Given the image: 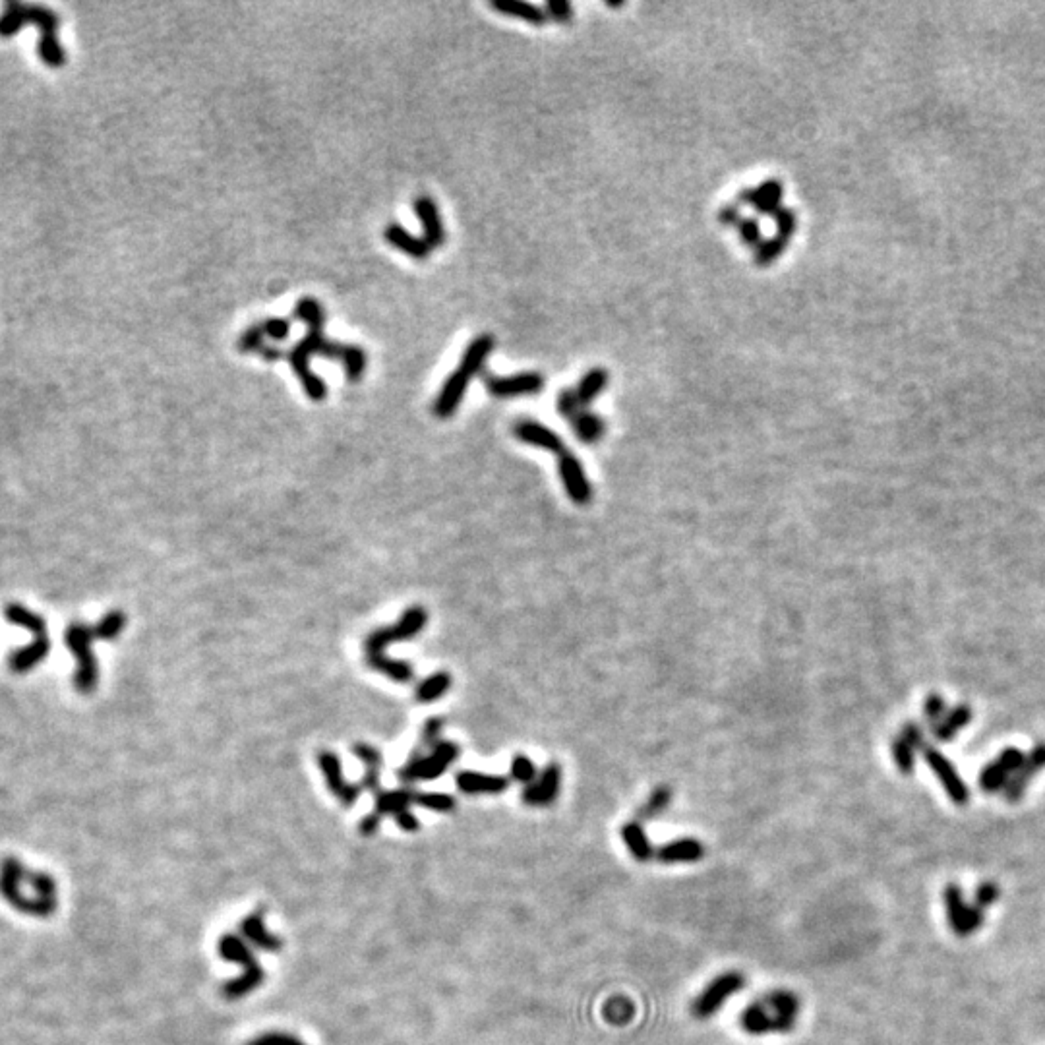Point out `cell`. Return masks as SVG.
Listing matches in <instances>:
<instances>
[{
    "mask_svg": "<svg viewBox=\"0 0 1045 1045\" xmlns=\"http://www.w3.org/2000/svg\"><path fill=\"white\" fill-rule=\"evenodd\" d=\"M742 219H744L742 206L736 200L726 204L724 208L718 211V223H722L724 227H738L742 223Z\"/></svg>",
    "mask_w": 1045,
    "mask_h": 1045,
    "instance_id": "obj_47",
    "label": "cell"
},
{
    "mask_svg": "<svg viewBox=\"0 0 1045 1045\" xmlns=\"http://www.w3.org/2000/svg\"><path fill=\"white\" fill-rule=\"evenodd\" d=\"M93 639H95L93 627L86 626L82 622H74V624L66 627V631H64V641H66L68 649L72 651V655L78 660V670H76V676H74V684H76V689L82 691V693L93 691L95 686H97V680H99L97 660L91 653V641Z\"/></svg>",
    "mask_w": 1045,
    "mask_h": 1045,
    "instance_id": "obj_8",
    "label": "cell"
},
{
    "mask_svg": "<svg viewBox=\"0 0 1045 1045\" xmlns=\"http://www.w3.org/2000/svg\"><path fill=\"white\" fill-rule=\"evenodd\" d=\"M264 328L262 324H254L252 328L246 329L239 339V349L242 353H252V351H260L264 345H262V339H264Z\"/></svg>",
    "mask_w": 1045,
    "mask_h": 1045,
    "instance_id": "obj_43",
    "label": "cell"
},
{
    "mask_svg": "<svg viewBox=\"0 0 1045 1045\" xmlns=\"http://www.w3.org/2000/svg\"><path fill=\"white\" fill-rule=\"evenodd\" d=\"M606 6L608 8H622V6H626V0H606Z\"/></svg>",
    "mask_w": 1045,
    "mask_h": 1045,
    "instance_id": "obj_56",
    "label": "cell"
},
{
    "mask_svg": "<svg viewBox=\"0 0 1045 1045\" xmlns=\"http://www.w3.org/2000/svg\"><path fill=\"white\" fill-rule=\"evenodd\" d=\"M490 6L504 16L523 20L531 26H544L548 22L544 8L527 0H490Z\"/></svg>",
    "mask_w": 1045,
    "mask_h": 1045,
    "instance_id": "obj_23",
    "label": "cell"
},
{
    "mask_svg": "<svg viewBox=\"0 0 1045 1045\" xmlns=\"http://www.w3.org/2000/svg\"><path fill=\"white\" fill-rule=\"evenodd\" d=\"M509 775L513 780H517L525 786H531L540 773H538L537 765L531 761V757L515 755L511 761V767H509Z\"/></svg>",
    "mask_w": 1045,
    "mask_h": 1045,
    "instance_id": "obj_36",
    "label": "cell"
},
{
    "mask_svg": "<svg viewBox=\"0 0 1045 1045\" xmlns=\"http://www.w3.org/2000/svg\"><path fill=\"white\" fill-rule=\"evenodd\" d=\"M384 237L388 240L389 244L393 248H397L399 252L415 258V260H426L432 252V248L424 242V239H418L415 235H411L405 227L397 225V223H391Z\"/></svg>",
    "mask_w": 1045,
    "mask_h": 1045,
    "instance_id": "obj_24",
    "label": "cell"
},
{
    "mask_svg": "<svg viewBox=\"0 0 1045 1045\" xmlns=\"http://www.w3.org/2000/svg\"><path fill=\"white\" fill-rule=\"evenodd\" d=\"M622 840H624L629 854L633 856V860H637V862H651L657 854V850L653 848V844L647 836V831L643 829V825L639 821H631L622 827Z\"/></svg>",
    "mask_w": 1045,
    "mask_h": 1045,
    "instance_id": "obj_25",
    "label": "cell"
},
{
    "mask_svg": "<svg viewBox=\"0 0 1045 1045\" xmlns=\"http://www.w3.org/2000/svg\"><path fill=\"white\" fill-rule=\"evenodd\" d=\"M746 987V976L742 972H724L705 987L693 1001L691 1013L699 1020H707L722 1011L728 999L738 995Z\"/></svg>",
    "mask_w": 1045,
    "mask_h": 1045,
    "instance_id": "obj_10",
    "label": "cell"
},
{
    "mask_svg": "<svg viewBox=\"0 0 1045 1045\" xmlns=\"http://www.w3.org/2000/svg\"><path fill=\"white\" fill-rule=\"evenodd\" d=\"M28 24L41 28V39L37 53L49 68H62L66 64V53L60 45V18L53 10L39 6L10 0L4 4V12L0 14V37H12Z\"/></svg>",
    "mask_w": 1045,
    "mask_h": 1045,
    "instance_id": "obj_4",
    "label": "cell"
},
{
    "mask_svg": "<svg viewBox=\"0 0 1045 1045\" xmlns=\"http://www.w3.org/2000/svg\"><path fill=\"white\" fill-rule=\"evenodd\" d=\"M660 864H697L705 858V846L697 838H678L660 846L655 854Z\"/></svg>",
    "mask_w": 1045,
    "mask_h": 1045,
    "instance_id": "obj_20",
    "label": "cell"
},
{
    "mask_svg": "<svg viewBox=\"0 0 1045 1045\" xmlns=\"http://www.w3.org/2000/svg\"><path fill=\"white\" fill-rule=\"evenodd\" d=\"M359 786L362 790H370V792H376V794H378V792L382 790V788H380V771H372V769H368Z\"/></svg>",
    "mask_w": 1045,
    "mask_h": 1045,
    "instance_id": "obj_53",
    "label": "cell"
},
{
    "mask_svg": "<svg viewBox=\"0 0 1045 1045\" xmlns=\"http://www.w3.org/2000/svg\"><path fill=\"white\" fill-rule=\"evenodd\" d=\"M455 784L463 794L469 796H498L504 794L509 788V778L502 775H486L477 771H459L455 777Z\"/></svg>",
    "mask_w": 1045,
    "mask_h": 1045,
    "instance_id": "obj_19",
    "label": "cell"
},
{
    "mask_svg": "<svg viewBox=\"0 0 1045 1045\" xmlns=\"http://www.w3.org/2000/svg\"><path fill=\"white\" fill-rule=\"evenodd\" d=\"M494 345H496V339L490 333H482V335H478L469 343V347L465 349V353L461 357L459 366L453 370V374L446 380L444 388H442L436 403H434L436 417L449 418L459 409L471 380L482 370L484 362L488 360L490 353L494 351Z\"/></svg>",
    "mask_w": 1045,
    "mask_h": 1045,
    "instance_id": "obj_6",
    "label": "cell"
},
{
    "mask_svg": "<svg viewBox=\"0 0 1045 1045\" xmlns=\"http://www.w3.org/2000/svg\"><path fill=\"white\" fill-rule=\"evenodd\" d=\"M556 407H558V413H560L562 417L568 418L569 422L575 420V418L579 417V415L585 411V407H583V403L579 401L575 389H564V391L558 395V403H556Z\"/></svg>",
    "mask_w": 1045,
    "mask_h": 1045,
    "instance_id": "obj_37",
    "label": "cell"
},
{
    "mask_svg": "<svg viewBox=\"0 0 1045 1045\" xmlns=\"http://www.w3.org/2000/svg\"><path fill=\"white\" fill-rule=\"evenodd\" d=\"M571 426L577 440H581L583 444H597L606 434L604 420L591 411H583L579 417L571 420Z\"/></svg>",
    "mask_w": 1045,
    "mask_h": 1045,
    "instance_id": "obj_28",
    "label": "cell"
},
{
    "mask_svg": "<svg viewBox=\"0 0 1045 1045\" xmlns=\"http://www.w3.org/2000/svg\"><path fill=\"white\" fill-rule=\"evenodd\" d=\"M395 823H397L403 831H409V833H415V831L420 829V823H418L417 817L411 813V809L397 813V815H395Z\"/></svg>",
    "mask_w": 1045,
    "mask_h": 1045,
    "instance_id": "obj_50",
    "label": "cell"
},
{
    "mask_svg": "<svg viewBox=\"0 0 1045 1045\" xmlns=\"http://www.w3.org/2000/svg\"><path fill=\"white\" fill-rule=\"evenodd\" d=\"M451 687V676L448 672H438L422 680L417 687V699L420 703H432L444 697Z\"/></svg>",
    "mask_w": 1045,
    "mask_h": 1045,
    "instance_id": "obj_31",
    "label": "cell"
},
{
    "mask_svg": "<svg viewBox=\"0 0 1045 1045\" xmlns=\"http://www.w3.org/2000/svg\"><path fill=\"white\" fill-rule=\"evenodd\" d=\"M428 624V612L422 606H413L403 612L395 626L374 629L364 641V657L372 670L382 672L397 684H407L415 678L413 666L405 660L386 657V647L417 637Z\"/></svg>",
    "mask_w": 1045,
    "mask_h": 1045,
    "instance_id": "obj_3",
    "label": "cell"
},
{
    "mask_svg": "<svg viewBox=\"0 0 1045 1045\" xmlns=\"http://www.w3.org/2000/svg\"><path fill=\"white\" fill-rule=\"evenodd\" d=\"M943 713H945V703H943V699H941V697H935V695H931V697L927 699L926 703L927 718H929L931 722H935V724H937V720H939V717H941Z\"/></svg>",
    "mask_w": 1045,
    "mask_h": 1045,
    "instance_id": "obj_51",
    "label": "cell"
},
{
    "mask_svg": "<svg viewBox=\"0 0 1045 1045\" xmlns=\"http://www.w3.org/2000/svg\"><path fill=\"white\" fill-rule=\"evenodd\" d=\"M409 806H415V790L401 788V790H389V792H378L376 794V809L374 813L378 817L384 815H397L401 811H407Z\"/></svg>",
    "mask_w": 1045,
    "mask_h": 1045,
    "instance_id": "obj_26",
    "label": "cell"
},
{
    "mask_svg": "<svg viewBox=\"0 0 1045 1045\" xmlns=\"http://www.w3.org/2000/svg\"><path fill=\"white\" fill-rule=\"evenodd\" d=\"M1007 773H1013V771H1020V767L1024 765V755L1018 751V749H1007L1003 751L997 759H995Z\"/></svg>",
    "mask_w": 1045,
    "mask_h": 1045,
    "instance_id": "obj_48",
    "label": "cell"
},
{
    "mask_svg": "<svg viewBox=\"0 0 1045 1045\" xmlns=\"http://www.w3.org/2000/svg\"><path fill=\"white\" fill-rule=\"evenodd\" d=\"M672 796L674 794H672V790L668 786H657L651 792V796L647 798V802L637 809V819L635 821H639V823L641 821H651L658 815H662L670 807Z\"/></svg>",
    "mask_w": 1045,
    "mask_h": 1045,
    "instance_id": "obj_30",
    "label": "cell"
},
{
    "mask_svg": "<svg viewBox=\"0 0 1045 1045\" xmlns=\"http://www.w3.org/2000/svg\"><path fill=\"white\" fill-rule=\"evenodd\" d=\"M773 219L777 223L778 237L790 242V239L794 237V233L798 231V215H796V211L782 206V208L778 209V213Z\"/></svg>",
    "mask_w": 1045,
    "mask_h": 1045,
    "instance_id": "obj_38",
    "label": "cell"
},
{
    "mask_svg": "<svg viewBox=\"0 0 1045 1045\" xmlns=\"http://www.w3.org/2000/svg\"><path fill=\"white\" fill-rule=\"evenodd\" d=\"M262 328H264V333L271 337L273 341H283L291 333V322L285 320V318H271V320L262 322Z\"/></svg>",
    "mask_w": 1045,
    "mask_h": 1045,
    "instance_id": "obj_46",
    "label": "cell"
},
{
    "mask_svg": "<svg viewBox=\"0 0 1045 1045\" xmlns=\"http://www.w3.org/2000/svg\"><path fill=\"white\" fill-rule=\"evenodd\" d=\"M800 997L790 989H773L751 1001L740 1015V1026L749 1036L788 1034L800 1016Z\"/></svg>",
    "mask_w": 1045,
    "mask_h": 1045,
    "instance_id": "obj_5",
    "label": "cell"
},
{
    "mask_svg": "<svg viewBox=\"0 0 1045 1045\" xmlns=\"http://www.w3.org/2000/svg\"><path fill=\"white\" fill-rule=\"evenodd\" d=\"M738 235L742 242L749 246V248H757L761 242H763V231H761V225L757 219L753 217H744L742 223L738 225Z\"/></svg>",
    "mask_w": 1045,
    "mask_h": 1045,
    "instance_id": "obj_40",
    "label": "cell"
},
{
    "mask_svg": "<svg viewBox=\"0 0 1045 1045\" xmlns=\"http://www.w3.org/2000/svg\"><path fill=\"white\" fill-rule=\"evenodd\" d=\"M1042 767H1045V746H1038L1034 749L1032 757L1024 761V765L1020 767V773H1018V775L1007 784V790H1005L1007 798H1009L1011 802L1018 800V798L1022 796V792H1024L1028 780L1034 777V773L1040 771Z\"/></svg>",
    "mask_w": 1045,
    "mask_h": 1045,
    "instance_id": "obj_27",
    "label": "cell"
},
{
    "mask_svg": "<svg viewBox=\"0 0 1045 1045\" xmlns=\"http://www.w3.org/2000/svg\"><path fill=\"white\" fill-rule=\"evenodd\" d=\"M482 382L486 386V391L498 399L537 395L544 389V376L538 372H521V374L506 376V378L494 376V374H484Z\"/></svg>",
    "mask_w": 1045,
    "mask_h": 1045,
    "instance_id": "obj_11",
    "label": "cell"
},
{
    "mask_svg": "<svg viewBox=\"0 0 1045 1045\" xmlns=\"http://www.w3.org/2000/svg\"><path fill=\"white\" fill-rule=\"evenodd\" d=\"M440 732H442V720H438V718L428 720V722L424 724V734H422V736H424V742H426L428 746H434L436 742H440V740H438V738H440Z\"/></svg>",
    "mask_w": 1045,
    "mask_h": 1045,
    "instance_id": "obj_49",
    "label": "cell"
},
{
    "mask_svg": "<svg viewBox=\"0 0 1045 1045\" xmlns=\"http://www.w3.org/2000/svg\"><path fill=\"white\" fill-rule=\"evenodd\" d=\"M893 755H895L896 765L902 773H910L912 767H914V747L910 746L902 736L896 738L895 744H893Z\"/></svg>",
    "mask_w": 1045,
    "mask_h": 1045,
    "instance_id": "obj_42",
    "label": "cell"
},
{
    "mask_svg": "<svg viewBox=\"0 0 1045 1045\" xmlns=\"http://www.w3.org/2000/svg\"><path fill=\"white\" fill-rule=\"evenodd\" d=\"M0 895L12 908L33 918H49L59 908L57 881L12 856L0 862Z\"/></svg>",
    "mask_w": 1045,
    "mask_h": 1045,
    "instance_id": "obj_2",
    "label": "cell"
},
{
    "mask_svg": "<svg viewBox=\"0 0 1045 1045\" xmlns=\"http://www.w3.org/2000/svg\"><path fill=\"white\" fill-rule=\"evenodd\" d=\"M295 318L308 324V333L285 355V359L291 362L304 393L312 401H318V403L324 401L328 395L326 382L310 370L308 360L312 355L341 360L345 366L347 380L359 382L366 370V353L357 345H343L337 341H329L328 337L324 335L326 314H324L322 304L312 297L300 299L295 306Z\"/></svg>",
    "mask_w": 1045,
    "mask_h": 1045,
    "instance_id": "obj_1",
    "label": "cell"
},
{
    "mask_svg": "<svg viewBox=\"0 0 1045 1045\" xmlns=\"http://www.w3.org/2000/svg\"><path fill=\"white\" fill-rule=\"evenodd\" d=\"M558 473L573 504L587 506L593 500V486L585 473V467L571 451L558 457Z\"/></svg>",
    "mask_w": 1045,
    "mask_h": 1045,
    "instance_id": "obj_12",
    "label": "cell"
},
{
    "mask_svg": "<svg viewBox=\"0 0 1045 1045\" xmlns=\"http://www.w3.org/2000/svg\"><path fill=\"white\" fill-rule=\"evenodd\" d=\"M380 823H382V817H378V815L372 811L370 815H366V817L360 821V835H374V833L380 829Z\"/></svg>",
    "mask_w": 1045,
    "mask_h": 1045,
    "instance_id": "obj_52",
    "label": "cell"
},
{
    "mask_svg": "<svg viewBox=\"0 0 1045 1045\" xmlns=\"http://www.w3.org/2000/svg\"><path fill=\"white\" fill-rule=\"evenodd\" d=\"M513 434L517 440H521L523 444L527 446H535V448L544 449V451H550L554 455H562L566 453L568 449L564 446V440L554 432L550 430L548 426L540 424L537 420H519L515 426H513Z\"/></svg>",
    "mask_w": 1045,
    "mask_h": 1045,
    "instance_id": "obj_16",
    "label": "cell"
},
{
    "mask_svg": "<svg viewBox=\"0 0 1045 1045\" xmlns=\"http://www.w3.org/2000/svg\"><path fill=\"white\" fill-rule=\"evenodd\" d=\"M246 1045H306L300 1042L299 1038H295L293 1034H285V1032H268V1034H262L258 1038H254L252 1042H248Z\"/></svg>",
    "mask_w": 1045,
    "mask_h": 1045,
    "instance_id": "obj_45",
    "label": "cell"
},
{
    "mask_svg": "<svg viewBox=\"0 0 1045 1045\" xmlns=\"http://www.w3.org/2000/svg\"><path fill=\"white\" fill-rule=\"evenodd\" d=\"M970 709L966 707H958L955 713H951L949 717L943 718L941 722L935 724V734L939 740H951L955 736L956 732L970 722Z\"/></svg>",
    "mask_w": 1045,
    "mask_h": 1045,
    "instance_id": "obj_34",
    "label": "cell"
},
{
    "mask_svg": "<svg viewBox=\"0 0 1045 1045\" xmlns=\"http://www.w3.org/2000/svg\"><path fill=\"white\" fill-rule=\"evenodd\" d=\"M784 198V184L778 179L763 180L757 186H749L738 194V204L751 206L759 215L775 217L778 209L782 208Z\"/></svg>",
    "mask_w": 1045,
    "mask_h": 1045,
    "instance_id": "obj_13",
    "label": "cell"
},
{
    "mask_svg": "<svg viewBox=\"0 0 1045 1045\" xmlns=\"http://www.w3.org/2000/svg\"><path fill=\"white\" fill-rule=\"evenodd\" d=\"M353 753L366 765V771L368 769H372V771H380L382 769V753L376 747L359 742V744L353 746Z\"/></svg>",
    "mask_w": 1045,
    "mask_h": 1045,
    "instance_id": "obj_44",
    "label": "cell"
},
{
    "mask_svg": "<svg viewBox=\"0 0 1045 1045\" xmlns=\"http://www.w3.org/2000/svg\"><path fill=\"white\" fill-rule=\"evenodd\" d=\"M945 902H947V912H949V922L955 929L958 935H968L972 931H976V927L982 924V914L978 908H972L968 906L964 900H962V893L956 889V887H949L947 889V895H945Z\"/></svg>",
    "mask_w": 1045,
    "mask_h": 1045,
    "instance_id": "obj_17",
    "label": "cell"
},
{
    "mask_svg": "<svg viewBox=\"0 0 1045 1045\" xmlns=\"http://www.w3.org/2000/svg\"><path fill=\"white\" fill-rule=\"evenodd\" d=\"M240 933L258 949L262 951H269V953H277L281 951L283 947V941L275 935H271L266 926H264V912H252L250 916H246L240 924Z\"/></svg>",
    "mask_w": 1045,
    "mask_h": 1045,
    "instance_id": "obj_22",
    "label": "cell"
},
{
    "mask_svg": "<svg viewBox=\"0 0 1045 1045\" xmlns=\"http://www.w3.org/2000/svg\"><path fill=\"white\" fill-rule=\"evenodd\" d=\"M260 351H262L264 359L273 360V362H275V360L281 359V357H285V355H283V353H281L279 349H275V347H262Z\"/></svg>",
    "mask_w": 1045,
    "mask_h": 1045,
    "instance_id": "obj_55",
    "label": "cell"
},
{
    "mask_svg": "<svg viewBox=\"0 0 1045 1045\" xmlns=\"http://www.w3.org/2000/svg\"><path fill=\"white\" fill-rule=\"evenodd\" d=\"M544 12L546 18L556 24H569L573 20V6L569 0H548Z\"/></svg>",
    "mask_w": 1045,
    "mask_h": 1045,
    "instance_id": "obj_41",
    "label": "cell"
},
{
    "mask_svg": "<svg viewBox=\"0 0 1045 1045\" xmlns=\"http://www.w3.org/2000/svg\"><path fill=\"white\" fill-rule=\"evenodd\" d=\"M318 763H320V769H322L326 782H328L329 792L343 804V807L355 806V802L359 800L362 788H360L359 784H349L345 780L339 757L335 753H331V751H320Z\"/></svg>",
    "mask_w": 1045,
    "mask_h": 1045,
    "instance_id": "obj_14",
    "label": "cell"
},
{
    "mask_svg": "<svg viewBox=\"0 0 1045 1045\" xmlns=\"http://www.w3.org/2000/svg\"><path fill=\"white\" fill-rule=\"evenodd\" d=\"M415 806L436 811V813H451L455 811V800L449 794L440 792H415Z\"/></svg>",
    "mask_w": 1045,
    "mask_h": 1045,
    "instance_id": "obj_35",
    "label": "cell"
},
{
    "mask_svg": "<svg viewBox=\"0 0 1045 1045\" xmlns=\"http://www.w3.org/2000/svg\"><path fill=\"white\" fill-rule=\"evenodd\" d=\"M124 626H126V616L120 610H113L97 622V626L93 627V633H95V639L113 641L122 633Z\"/></svg>",
    "mask_w": 1045,
    "mask_h": 1045,
    "instance_id": "obj_33",
    "label": "cell"
},
{
    "mask_svg": "<svg viewBox=\"0 0 1045 1045\" xmlns=\"http://www.w3.org/2000/svg\"><path fill=\"white\" fill-rule=\"evenodd\" d=\"M415 211H417L420 225H422V239L430 248H438L446 242V229L444 221L440 217L438 206L428 196H418L415 200Z\"/></svg>",
    "mask_w": 1045,
    "mask_h": 1045,
    "instance_id": "obj_18",
    "label": "cell"
},
{
    "mask_svg": "<svg viewBox=\"0 0 1045 1045\" xmlns=\"http://www.w3.org/2000/svg\"><path fill=\"white\" fill-rule=\"evenodd\" d=\"M997 896H999V889H997L993 883H986L984 887L978 889V896H976V898H978V904H980V906H987V904H991Z\"/></svg>",
    "mask_w": 1045,
    "mask_h": 1045,
    "instance_id": "obj_54",
    "label": "cell"
},
{
    "mask_svg": "<svg viewBox=\"0 0 1045 1045\" xmlns=\"http://www.w3.org/2000/svg\"><path fill=\"white\" fill-rule=\"evenodd\" d=\"M459 753H461V749L457 744L440 740L432 746V751L428 755L411 759L399 771V778H401V782L411 784L418 780H434V778L442 777L451 767V763L459 757Z\"/></svg>",
    "mask_w": 1045,
    "mask_h": 1045,
    "instance_id": "obj_9",
    "label": "cell"
},
{
    "mask_svg": "<svg viewBox=\"0 0 1045 1045\" xmlns=\"http://www.w3.org/2000/svg\"><path fill=\"white\" fill-rule=\"evenodd\" d=\"M1007 775H1009V773H1007V771H1005L997 761H993L991 765H987L986 769L982 771L980 784H982V788L987 790V792H995V790H999L1001 786L1007 784Z\"/></svg>",
    "mask_w": 1045,
    "mask_h": 1045,
    "instance_id": "obj_39",
    "label": "cell"
},
{
    "mask_svg": "<svg viewBox=\"0 0 1045 1045\" xmlns=\"http://www.w3.org/2000/svg\"><path fill=\"white\" fill-rule=\"evenodd\" d=\"M219 955L244 968V974H242L240 978L233 980V982H229V984H225L223 989H221V993H223L225 999L235 1001V999H240V997L248 995L252 989L262 986V982H264V970H262V966L258 964L256 956L252 955V951L246 947V943H244L240 937H237V935H231V933H229V935H223V937L219 939Z\"/></svg>",
    "mask_w": 1045,
    "mask_h": 1045,
    "instance_id": "obj_7",
    "label": "cell"
},
{
    "mask_svg": "<svg viewBox=\"0 0 1045 1045\" xmlns=\"http://www.w3.org/2000/svg\"><path fill=\"white\" fill-rule=\"evenodd\" d=\"M560 788H562V769H560V765L550 763L542 769V773L531 786H525L521 798L527 806H550L560 796Z\"/></svg>",
    "mask_w": 1045,
    "mask_h": 1045,
    "instance_id": "obj_15",
    "label": "cell"
},
{
    "mask_svg": "<svg viewBox=\"0 0 1045 1045\" xmlns=\"http://www.w3.org/2000/svg\"><path fill=\"white\" fill-rule=\"evenodd\" d=\"M608 380H610V376H608V370H604V368H591L581 378L575 391H577V397L583 403V407L591 405L597 399L598 395L608 386Z\"/></svg>",
    "mask_w": 1045,
    "mask_h": 1045,
    "instance_id": "obj_29",
    "label": "cell"
},
{
    "mask_svg": "<svg viewBox=\"0 0 1045 1045\" xmlns=\"http://www.w3.org/2000/svg\"><path fill=\"white\" fill-rule=\"evenodd\" d=\"M926 757L929 767L935 771V775L943 782V786L949 792V796L955 800L956 804H966L970 794H968L964 782L956 775L955 767L945 759V755H941L935 749H926Z\"/></svg>",
    "mask_w": 1045,
    "mask_h": 1045,
    "instance_id": "obj_21",
    "label": "cell"
},
{
    "mask_svg": "<svg viewBox=\"0 0 1045 1045\" xmlns=\"http://www.w3.org/2000/svg\"><path fill=\"white\" fill-rule=\"evenodd\" d=\"M786 248H788V240L780 239L778 235L773 239L763 240L753 250V262L759 268H769L786 252Z\"/></svg>",
    "mask_w": 1045,
    "mask_h": 1045,
    "instance_id": "obj_32",
    "label": "cell"
}]
</instances>
